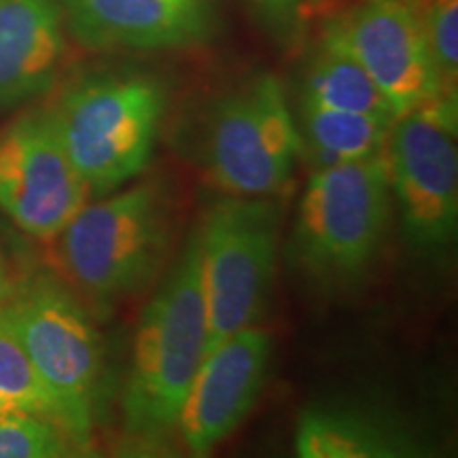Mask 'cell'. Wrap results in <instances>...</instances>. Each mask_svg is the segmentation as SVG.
<instances>
[{"instance_id": "cell-7", "label": "cell", "mask_w": 458, "mask_h": 458, "mask_svg": "<svg viewBox=\"0 0 458 458\" xmlns=\"http://www.w3.org/2000/svg\"><path fill=\"white\" fill-rule=\"evenodd\" d=\"M202 244L206 352L266 310L278 261V208L270 199L229 196L198 225Z\"/></svg>"}, {"instance_id": "cell-15", "label": "cell", "mask_w": 458, "mask_h": 458, "mask_svg": "<svg viewBox=\"0 0 458 458\" xmlns=\"http://www.w3.org/2000/svg\"><path fill=\"white\" fill-rule=\"evenodd\" d=\"M301 102L337 108V111H354L380 114V117L397 119V113L374 83L368 71L348 51L329 24L320 37L318 49L303 79Z\"/></svg>"}, {"instance_id": "cell-20", "label": "cell", "mask_w": 458, "mask_h": 458, "mask_svg": "<svg viewBox=\"0 0 458 458\" xmlns=\"http://www.w3.org/2000/svg\"><path fill=\"white\" fill-rule=\"evenodd\" d=\"M253 3L263 11V13L270 17V20L286 24V21H291L297 13H300L303 0H253Z\"/></svg>"}, {"instance_id": "cell-8", "label": "cell", "mask_w": 458, "mask_h": 458, "mask_svg": "<svg viewBox=\"0 0 458 458\" xmlns=\"http://www.w3.org/2000/svg\"><path fill=\"white\" fill-rule=\"evenodd\" d=\"M300 148L283 85L274 74H259L215 106L204 164L229 196L270 198L291 181Z\"/></svg>"}, {"instance_id": "cell-9", "label": "cell", "mask_w": 458, "mask_h": 458, "mask_svg": "<svg viewBox=\"0 0 458 458\" xmlns=\"http://www.w3.org/2000/svg\"><path fill=\"white\" fill-rule=\"evenodd\" d=\"M89 199L47 108L0 131V210L28 236L51 242Z\"/></svg>"}, {"instance_id": "cell-19", "label": "cell", "mask_w": 458, "mask_h": 458, "mask_svg": "<svg viewBox=\"0 0 458 458\" xmlns=\"http://www.w3.org/2000/svg\"><path fill=\"white\" fill-rule=\"evenodd\" d=\"M420 17L433 64L448 94L458 81V0H411Z\"/></svg>"}, {"instance_id": "cell-11", "label": "cell", "mask_w": 458, "mask_h": 458, "mask_svg": "<svg viewBox=\"0 0 458 458\" xmlns=\"http://www.w3.org/2000/svg\"><path fill=\"white\" fill-rule=\"evenodd\" d=\"M272 357V337L259 327H246L204 354L176 431L193 456L210 454L255 408Z\"/></svg>"}, {"instance_id": "cell-16", "label": "cell", "mask_w": 458, "mask_h": 458, "mask_svg": "<svg viewBox=\"0 0 458 458\" xmlns=\"http://www.w3.org/2000/svg\"><path fill=\"white\" fill-rule=\"evenodd\" d=\"M301 122L314 151L327 159L325 164H335L380 153L394 119L301 102Z\"/></svg>"}, {"instance_id": "cell-6", "label": "cell", "mask_w": 458, "mask_h": 458, "mask_svg": "<svg viewBox=\"0 0 458 458\" xmlns=\"http://www.w3.org/2000/svg\"><path fill=\"white\" fill-rule=\"evenodd\" d=\"M385 157L408 244L427 257L450 250L458 229L456 94H439L399 114Z\"/></svg>"}, {"instance_id": "cell-13", "label": "cell", "mask_w": 458, "mask_h": 458, "mask_svg": "<svg viewBox=\"0 0 458 458\" xmlns=\"http://www.w3.org/2000/svg\"><path fill=\"white\" fill-rule=\"evenodd\" d=\"M64 57L60 0H0V111L54 89Z\"/></svg>"}, {"instance_id": "cell-1", "label": "cell", "mask_w": 458, "mask_h": 458, "mask_svg": "<svg viewBox=\"0 0 458 458\" xmlns=\"http://www.w3.org/2000/svg\"><path fill=\"white\" fill-rule=\"evenodd\" d=\"M204 354L202 244L196 227L139 320L122 394L128 448L147 452L168 442Z\"/></svg>"}, {"instance_id": "cell-21", "label": "cell", "mask_w": 458, "mask_h": 458, "mask_svg": "<svg viewBox=\"0 0 458 458\" xmlns=\"http://www.w3.org/2000/svg\"><path fill=\"white\" fill-rule=\"evenodd\" d=\"M15 280L11 278V272H9V263L4 259L3 255V249H0V303L7 301V297L11 295V291L15 289Z\"/></svg>"}, {"instance_id": "cell-2", "label": "cell", "mask_w": 458, "mask_h": 458, "mask_svg": "<svg viewBox=\"0 0 458 458\" xmlns=\"http://www.w3.org/2000/svg\"><path fill=\"white\" fill-rule=\"evenodd\" d=\"M176 216L162 182L142 181L85 202L57 236L62 274L98 312L139 295L162 272Z\"/></svg>"}, {"instance_id": "cell-17", "label": "cell", "mask_w": 458, "mask_h": 458, "mask_svg": "<svg viewBox=\"0 0 458 458\" xmlns=\"http://www.w3.org/2000/svg\"><path fill=\"white\" fill-rule=\"evenodd\" d=\"M0 393L13 401L17 410L45 416L62 427L60 405L38 369L34 368L30 354L17 337L3 303H0Z\"/></svg>"}, {"instance_id": "cell-18", "label": "cell", "mask_w": 458, "mask_h": 458, "mask_svg": "<svg viewBox=\"0 0 458 458\" xmlns=\"http://www.w3.org/2000/svg\"><path fill=\"white\" fill-rule=\"evenodd\" d=\"M81 454L57 422L28 411L0 416V458H57Z\"/></svg>"}, {"instance_id": "cell-10", "label": "cell", "mask_w": 458, "mask_h": 458, "mask_svg": "<svg viewBox=\"0 0 458 458\" xmlns=\"http://www.w3.org/2000/svg\"><path fill=\"white\" fill-rule=\"evenodd\" d=\"M329 28L391 102L394 113L448 94L411 0H363Z\"/></svg>"}, {"instance_id": "cell-22", "label": "cell", "mask_w": 458, "mask_h": 458, "mask_svg": "<svg viewBox=\"0 0 458 458\" xmlns=\"http://www.w3.org/2000/svg\"><path fill=\"white\" fill-rule=\"evenodd\" d=\"M11 411H17V408L13 405V401H9L7 397H4L3 393H0V416L11 414ZM20 411H21V410H20Z\"/></svg>"}, {"instance_id": "cell-14", "label": "cell", "mask_w": 458, "mask_h": 458, "mask_svg": "<svg viewBox=\"0 0 458 458\" xmlns=\"http://www.w3.org/2000/svg\"><path fill=\"white\" fill-rule=\"evenodd\" d=\"M427 444L397 416L359 403H312L295 425L301 458H403L427 454Z\"/></svg>"}, {"instance_id": "cell-12", "label": "cell", "mask_w": 458, "mask_h": 458, "mask_svg": "<svg viewBox=\"0 0 458 458\" xmlns=\"http://www.w3.org/2000/svg\"><path fill=\"white\" fill-rule=\"evenodd\" d=\"M74 41L91 51H174L213 41V0H60Z\"/></svg>"}, {"instance_id": "cell-3", "label": "cell", "mask_w": 458, "mask_h": 458, "mask_svg": "<svg viewBox=\"0 0 458 458\" xmlns=\"http://www.w3.org/2000/svg\"><path fill=\"white\" fill-rule=\"evenodd\" d=\"M45 108L89 196L100 198L136 179L151 162L168 89L142 71L89 72Z\"/></svg>"}, {"instance_id": "cell-5", "label": "cell", "mask_w": 458, "mask_h": 458, "mask_svg": "<svg viewBox=\"0 0 458 458\" xmlns=\"http://www.w3.org/2000/svg\"><path fill=\"white\" fill-rule=\"evenodd\" d=\"M3 308L54 393L64 431L79 450H89L105 385V344L88 308L47 274L15 284Z\"/></svg>"}, {"instance_id": "cell-4", "label": "cell", "mask_w": 458, "mask_h": 458, "mask_svg": "<svg viewBox=\"0 0 458 458\" xmlns=\"http://www.w3.org/2000/svg\"><path fill=\"white\" fill-rule=\"evenodd\" d=\"M391 216L385 148L325 164L308 179L297 206L289 244L293 263L318 283H354L380 255Z\"/></svg>"}]
</instances>
